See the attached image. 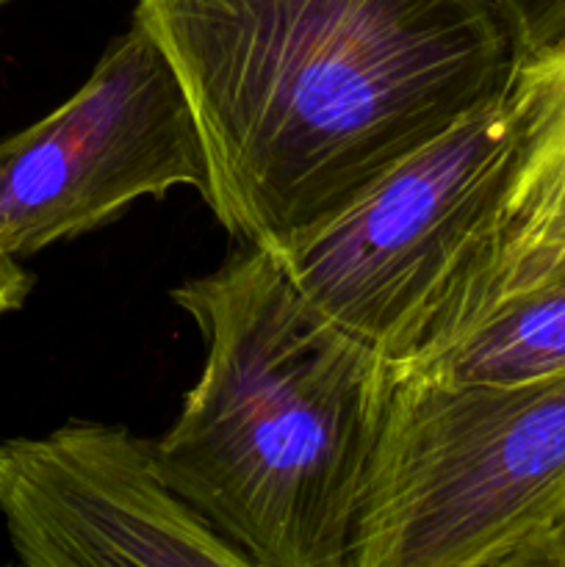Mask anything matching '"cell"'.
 <instances>
[{
	"label": "cell",
	"instance_id": "cell-9",
	"mask_svg": "<svg viewBox=\"0 0 565 567\" xmlns=\"http://www.w3.org/2000/svg\"><path fill=\"white\" fill-rule=\"evenodd\" d=\"M513 37L515 59L565 44V0H496Z\"/></svg>",
	"mask_w": 565,
	"mask_h": 567
},
{
	"label": "cell",
	"instance_id": "cell-11",
	"mask_svg": "<svg viewBox=\"0 0 565 567\" xmlns=\"http://www.w3.org/2000/svg\"><path fill=\"white\" fill-rule=\"evenodd\" d=\"M541 567H565V529L554 537L552 546L543 554Z\"/></svg>",
	"mask_w": 565,
	"mask_h": 567
},
{
	"label": "cell",
	"instance_id": "cell-7",
	"mask_svg": "<svg viewBox=\"0 0 565 567\" xmlns=\"http://www.w3.org/2000/svg\"><path fill=\"white\" fill-rule=\"evenodd\" d=\"M515 86L524 133L482 316L565 280V44L515 59Z\"/></svg>",
	"mask_w": 565,
	"mask_h": 567
},
{
	"label": "cell",
	"instance_id": "cell-10",
	"mask_svg": "<svg viewBox=\"0 0 565 567\" xmlns=\"http://www.w3.org/2000/svg\"><path fill=\"white\" fill-rule=\"evenodd\" d=\"M33 288L31 271L22 266L20 258L14 255H3L0 258V319L20 310L25 305L28 293Z\"/></svg>",
	"mask_w": 565,
	"mask_h": 567
},
{
	"label": "cell",
	"instance_id": "cell-5",
	"mask_svg": "<svg viewBox=\"0 0 565 567\" xmlns=\"http://www.w3.org/2000/svg\"><path fill=\"white\" fill-rule=\"evenodd\" d=\"M177 186L208 192L183 83L142 20L59 109L0 142V252L28 258Z\"/></svg>",
	"mask_w": 565,
	"mask_h": 567
},
{
	"label": "cell",
	"instance_id": "cell-4",
	"mask_svg": "<svg viewBox=\"0 0 565 567\" xmlns=\"http://www.w3.org/2000/svg\"><path fill=\"white\" fill-rule=\"evenodd\" d=\"M565 529V369L449 385L397 369L349 567H541Z\"/></svg>",
	"mask_w": 565,
	"mask_h": 567
},
{
	"label": "cell",
	"instance_id": "cell-13",
	"mask_svg": "<svg viewBox=\"0 0 565 567\" xmlns=\"http://www.w3.org/2000/svg\"><path fill=\"white\" fill-rule=\"evenodd\" d=\"M3 255H6V252H0V258H3Z\"/></svg>",
	"mask_w": 565,
	"mask_h": 567
},
{
	"label": "cell",
	"instance_id": "cell-12",
	"mask_svg": "<svg viewBox=\"0 0 565 567\" xmlns=\"http://www.w3.org/2000/svg\"><path fill=\"white\" fill-rule=\"evenodd\" d=\"M6 3H11V0H0V9H3V6H6Z\"/></svg>",
	"mask_w": 565,
	"mask_h": 567
},
{
	"label": "cell",
	"instance_id": "cell-8",
	"mask_svg": "<svg viewBox=\"0 0 565 567\" xmlns=\"http://www.w3.org/2000/svg\"><path fill=\"white\" fill-rule=\"evenodd\" d=\"M563 369L565 280L496 305L443 352L402 371L449 385H513Z\"/></svg>",
	"mask_w": 565,
	"mask_h": 567
},
{
	"label": "cell",
	"instance_id": "cell-6",
	"mask_svg": "<svg viewBox=\"0 0 565 567\" xmlns=\"http://www.w3.org/2000/svg\"><path fill=\"white\" fill-rule=\"evenodd\" d=\"M0 515L28 567H253L125 426L70 421L0 443Z\"/></svg>",
	"mask_w": 565,
	"mask_h": 567
},
{
	"label": "cell",
	"instance_id": "cell-3",
	"mask_svg": "<svg viewBox=\"0 0 565 567\" xmlns=\"http://www.w3.org/2000/svg\"><path fill=\"white\" fill-rule=\"evenodd\" d=\"M521 133L513 70L502 94L294 244L280 258L294 286L399 369L443 352L485 310Z\"/></svg>",
	"mask_w": 565,
	"mask_h": 567
},
{
	"label": "cell",
	"instance_id": "cell-2",
	"mask_svg": "<svg viewBox=\"0 0 565 567\" xmlns=\"http://www.w3.org/2000/svg\"><path fill=\"white\" fill-rule=\"evenodd\" d=\"M203 374L155 441L166 485L253 567H349L397 365L253 247L172 291Z\"/></svg>",
	"mask_w": 565,
	"mask_h": 567
},
{
	"label": "cell",
	"instance_id": "cell-1",
	"mask_svg": "<svg viewBox=\"0 0 565 567\" xmlns=\"http://www.w3.org/2000/svg\"><path fill=\"white\" fill-rule=\"evenodd\" d=\"M177 72L227 233L282 255L507 89L496 0H136Z\"/></svg>",
	"mask_w": 565,
	"mask_h": 567
}]
</instances>
